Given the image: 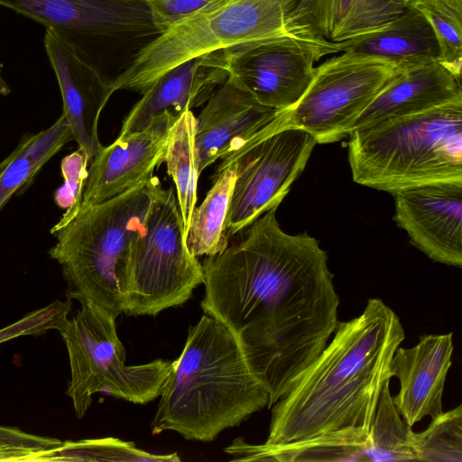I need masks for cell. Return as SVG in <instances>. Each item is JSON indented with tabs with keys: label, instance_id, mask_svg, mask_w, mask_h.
Listing matches in <instances>:
<instances>
[{
	"label": "cell",
	"instance_id": "9a60e30c",
	"mask_svg": "<svg viewBox=\"0 0 462 462\" xmlns=\"http://www.w3.org/2000/svg\"><path fill=\"white\" fill-rule=\"evenodd\" d=\"M178 116L164 111L145 128L119 135L103 147L90 162L79 209L122 194L152 177L164 161L169 133Z\"/></svg>",
	"mask_w": 462,
	"mask_h": 462
},
{
	"label": "cell",
	"instance_id": "cb8c5ba5",
	"mask_svg": "<svg viewBox=\"0 0 462 462\" xmlns=\"http://www.w3.org/2000/svg\"><path fill=\"white\" fill-rule=\"evenodd\" d=\"M236 172V165L231 163L216 173L212 188L192 212L186 241L189 251L196 257L215 255L228 246L225 226Z\"/></svg>",
	"mask_w": 462,
	"mask_h": 462
},
{
	"label": "cell",
	"instance_id": "7402d4cb",
	"mask_svg": "<svg viewBox=\"0 0 462 462\" xmlns=\"http://www.w3.org/2000/svg\"><path fill=\"white\" fill-rule=\"evenodd\" d=\"M61 461L180 462V458L177 453L152 454L138 448L134 442L115 438L65 441L44 450L15 448L0 449V462Z\"/></svg>",
	"mask_w": 462,
	"mask_h": 462
},
{
	"label": "cell",
	"instance_id": "52a82bcc",
	"mask_svg": "<svg viewBox=\"0 0 462 462\" xmlns=\"http://www.w3.org/2000/svg\"><path fill=\"white\" fill-rule=\"evenodd\" d=\"M172 188L154 195L143 229L116 266L125 314L156 316L185 303L204 282L202 264L190 254Z\"/></svg>",
	"mask_w": 462,
	"mask_h": 462
},
{
	"label": "cell",
	"instance_id": "ac0fdd59",
	"mask_svg": "<svg viewBox=\"0 0 462 462\" xmlns=\"http://www.w3.org/2000/svg\"><path fill=\"white\" fill-rule=\"evenodd\" d=\"M44 46L61 92L62 115L90 162L104 147L98 138V119L114 92L109 82L49 30Z\"/></svg>",
	"mask_w": 462,
	"mask_h": 462
},
{
	"label": "cell",
	"instance_id": "ffe728a7",
	"mask_svg": "<svg viewBox=\"0 0 462 462\" xmlns=\"http://www.w3.org/2000/svg\"><path fill=\"white\" fill-rule=\"evenodd\" d=\"M408 8L405 0H300L293 26L333 43L382 30Z\"/></svg>",
	"mask_w": 462,
	"mask_h": 462
},
{
	"label": "cell",
	"instance_id": "f1b7e54d",
	"mask_svg": "<svg viewBox=\"0 0 462 462\" xmlns=\"http://www.w3.org/2000/svg\"><path fill=\"white\" fill-rule=\"evenodd\" d=\"M88 157L80 149L61 161L64 184L56 190L54 199L57 205L67 211L53 228L65 225L78 214L88 178Z\"/></svg>",
	"mask_w": 462,
	"mask_h": 462
},
{
	"label": "cell",
	"instance_id": "d6a6232c",
	"mask_svg": "<svg viewBox=\"0 0 462 462\" xmlns=\"http://www.w3.org/2000/svg\"><path fill=\"white\" fill-rule=\"evenodd\" d=\"M7 340L6 335L4 331L0 330V345Z\"/></svg>",
	"mask_w": 462,
	"mask_h": 462
},
{
	"label": "cell",
	"instance_id": "e0dca14e",
	"mask_svg": "<svg viewBox=\"0 0 462 462\" xmlns=\"http://www.w3.org/2000/svg\"><path fill=\"white\" fill-rule=\"evenodd\" d=\"M453 351L452 332L424 335L414 346L395 350L390 371L399 379L400 391L393 401L408 427L443 412L442 396Z\"/></svg>",
	"mask_w": 462,
	"mask_h": 462
},
{
	"label": "cell",
	"instance_id": "ba28073f",
	"mask_svg": "<svg viewBox=\"0 0 462 462\" xmlns=\"http://www.w3.org/2000/svg\"><path fill=\"white\" fill-rule=\"evenodd\" d=\"M47 29L110 84L163 31L145 0H0Z\"/></svg>",
	"mask_w": 462,
	"mask_h": 462
},
{
	"label": "cell",
	"instance_id": "277c9868",
	"mask_svg": "<svg viewBox=\"0 0 462 462\" xmlns=\"http://www.w3.org/2000/svg\"><path fill=\"white\" fill-rule=\"evenodd\" d=\"M353 180L391 194L462 182V100L383 121L349 134Z\"/></svg>",
	"mask_w": 462,
	"mask_h": 462
},
{
	"label": "cell",
	"instance_id": "83f0119b",
	"mask_svg": "<svg viewBox=\"0 0 462 462\" xmlns=\"http://www.w3.org/2000/svg\"><path fill=\"white\" fill-rule=\"evenodd\" d=\"M416 461L462 462V405L431 419L419 433L411 431Z\"/></svg>",
	"mask_w": 462,
	"mask_h": 462
},
{
	"label": "cell",
	"instance_id": "4fadbf2b",
	"mask_svg": "<svg viewBox=\"0 0 462 462\" xmlns=\"http://www.w3.org/2000/svg\"><path fill=\"white\" fill-rule=\"evenodd\" d=\"M288 124L289 110L261 105L229 74L196 117L194 150L199 175L217 160L237 153Z\"/></svg>",
	"mask_w": 462,
	"mask_h": 462
},
{
	"label": "cell",
	"instance_id": "8992f818",
	"mask_svg": "<svg viewBox=\"0 0 462 462\" xmlns=\"http://www.w3.org/2000/svg\"><path fill=\"white\" fill-rule=\"evenodd\" d=\"M160 187L152 175L122 194L79 209L70 221L52 228L57 243L49 254L61 266L69 300L90 301L116 319L125 312L116 266L143 229Z\"/></svg>",
	"mask_w": 462,
	"mask_h": 462
},
{
	"label": "cell",
	"instance_id": "8fae6325",
	"mask_svg": "<svg viewBox=\"0 0 462 462\" xmlns=\"http://www.w3.org/2000/svg\"><path fill=\"white\" fill-rule=\"evenodd\" d=\"M316 144L309 133L288 124L223 160L216 173L231 163L236 165L225 226L227 238L281 204Z\"/></svg>",
	"mask_w": 462,
	"mask_h": 462
},
{
	"label": "cell",
	"instance_id": "d4e9b609",
	"mask_svg": "<svg viewBox=\"0 0 462 462\" xmlns=\"http://www.w3.org/2000/svg\"><path fill=\"white\" fill-rule=\"evenodd\" d=\"M195 126L196 117L191 110H186L178 116L169 133L163 161L176 187L186 236L197 203L199 177L195 161Z\"/></svg>",
	"mask_w": 462,
	"mask_h": 462
},
{
	"label": "cell",
	"instance_id": "484cf974",
	"mask_svg": "<svg viewBox=\"0 0 462 462\" xmlns=\"http://www.w3.org/2000/svg\"><path fill=\"white\" fill-rule=\"evenodd\" d=\"M411 428L402 419L390 393V381L380 394L369 432L365 461H416Z\"/></svg>",
	"mask_w": 462,
	"mask_h": 462
},
{
	"label": "cell",
	"instance_id": "5bb4252c",
	"mask_svg": "<svg viewBox=\"0 0 462 462\" xmlns=\"http://www.w3.org/2000/svg\"><path fill=\"white\" fill-rule=\"evenodd\" d=\"M393 219L410 242L434 262L462 267V182L398 190Z\"/></svg>",
	"mask_w": 462,
	"mask_h": 462
},
{
	"label": "cell",
	"instance_id": "f546056e",
	"mask_svg": "<svg viewBox=\"0 0 462 462\" xmlns=\"http://www.w3.org/2000/svg\"><path fill=\"white\" fill-rule=\"evenodd\" d=\"M163 32L221 0H145Z\"/></svg>",
	"mask_w": 462,
	"mask_h": 462
},
{
	"label": "cell",
	"instance_id": "2e32d148",
	"mask_svg": "<svg viewBox=\"0 0 462 462\" xmlns=\"http://www.w3.org/2000/svg\"><path fill=\"white\" fill-rule=\"evenodd\" d=\"M230 50L208 52L171 68L143 93L125 118L120 136L145 128L154 116H180L203 105L229 76Z\"/></svg>",
	"mask_w": 462,
	"mask_h": 462
},
{
	"label": "cell",
	"instance_id": "3957f363",
	"mask_svg": "<svg viewBox=\"0 0 462 462\" xmlns=\"http://www.w3.org/2000/svg\"><path fill=\"white\" fill-rule=\"evenodd\" d=\"M152 434L173 430L210 442L269 404V393L250 370L231 332L204 314L189 328L180 356L160 393Z\"/></svg>",
	"mask_w": 462,
	"mask_h": 462
},
{
	"label": "cell",
	"instance_id": "d6986e66",
	"mask_svg": "<svg viewBox=\"0 0 462 462\" xmlns=\"http://www.w3.org/2000/svg\"><path fill=\"white\" fill-rule=\"evenodd\" d=\"M458 100H462L461 79L439 60L403 64L358 117L353 130Z\"/></svg>",
	"mask_w": 462,
	"mask_h": 462
},
{
	"label": "cell",
	"instance_id": "603a6c76",
	"mask_svg": "<svg viewBox=\"0 0 462 462\" xmlns=\"http://www.w3.org/2000/svg\"><path fill=\"white\" fill-rule=\"evenodd\" d=\"M71 140L73 136L70 127L65 116L61 115L47 129L21 142L10 155L0 162V209Z\"/></svg>",
	"mask_w": 462,
	"mask_h": 462
},
{
	"label": "cell",
	"instance_id": "7a4b0ae2",
	"mask_svg": "<svg viewBox=\"0 0 462 462\" xmlns=\"http://www.w3.org/2000/svg\"><path fill=\"white\" fill-rule=\"evenodd\" d=\"M405 338L397 314L382 300L338 322L332 340L273 406L266 445L331 440L365 447L390 364Z\"/></svg>",
	"mask_w": 462,
	"mask_h": 462
},
{
	"label": "cell",
	"instance_id": "30bf717a",
	"mask_svg": "<svg viewBox=\"0 0 462 462\" xmlns=\"http://www.w3.org/2000/svg\"><path fill=\"white\" fill-rule=\"evenodd\" d=\"M401 64L351 51L315 68L299 101L289 109V123L309 133L317 143L348 136L367 106L397 75Z\"/></svg>",
	"mask_w": 462,
	"mask_h": 462
},
{
	"label": "cell",
	"instance_id": "1f68e13d",
	"mask_svg": "<svg viewBox=\"0 0 462 462\" xmlns=\"http://www.w3.org/2000/svg\"><path fill=\"white\" fill-rule=\"evenodd\" d=\"M9 93H10V88L0 75V94L6 96Z\"/></svg>",
	"mask_w": 462,
	"mask_h": 462
},
{
	"label": "cell",
	"instance_id": "9c48e42d",
	"mask_svg": "<svg viewBox=\"0 0 462 462\" xmlns=\"http://www.w3.org/2000/svg\"><path fill=\"white\" fill-rule=\"evenodd\" d=\"M79 303L77 313L67 317L58 328L68 351L70 378L66 393L76 416L84 417L97 393L137 404L159 397L171 362L156 359L125 365L116 318L90 301Z\"/></svg>",
	"mask_w": 462,
	"mask_h": 462
},
{
	"label": "cell",
	"instance_id": "6da1fadb",
	"mask_svg": "<svg viewBox=\"0 0 462 462\" xmlns=\"http://www.w3.org/2000/svg\"><path fill=\"white\" fill-rule=\"evenodd\" d=\"M273 207L243 238L202 263L204 313L235 337L268 408L325 348L338 323L339 297L327 253L306 233L282 230Z\"/></svg>",
	"mask_w": 462,
	"mask_h": 462
},
{
	"label": "cell",
	"instance_id": "4dcf8cb0",
	"mask_svg": "<svg viewBox=\"0 0 462 462\" xmlns=\"http://www.w3.org/2000/svg\"><path fill=\"white\" fill-rule=\"evenodd\" d=\"M59 439L34 435L14 427L0 426V448L44 450L59 446Z\"/></svg>",
	"mask_w": 462,
	"mask_h": 462
},
{
	"label": "cell",
	"instance_id": "4316f807",
	"mask_svg": "<svg viewBox=\"0 0 462 462\" xmlns=\"http://www.w3.org/2000/svg\"><path fill=\"white\" fill-rule=\"evenodd\" d=\"M430 23L438 41L439 61L461 79L462 0H405Z\"/></svg>",
	"mask_w": 462,
	"mask_h": 462
},
{
	"label": "cell",
	"instance_id": "44dd1931",
	"mask_svg": "<svg viewBox=\"0 0 462 462\" xmlns=\"http://www.w3.org/2000/svg\"><path fill=\"white\" fill-rule=\"evenodd\" d=\"M339 44L341 51L375 56L401 65L439 60L440 56L430 23L410 6L382 30Z\"/></svg>",
	"mask_w": 462,
	"mask_h": 462
},
{
	"label": "cell",
	"instance_id": "7c38bea8",
	"mask_svg": "<svg viewBox=\"0 0 462 462\" xmlns=\"http://www.w3.org/2000/svg\"><path fill=\"white\" fill-rule=\"evenodd\" d=\"M229 74L261 104L286 111L301 97L321 57L341 51L340 44L320 45L285 38L230 50Z\"/></svg>",
	"mask_w": 462,
	"mask_h": 462
},
{
	"label": "cell",
	"instance_id": "5b68a950",
	"mask_svg": "<svg viewBox=\"0 0 462 462\" xmlns=\"http://www.w3.org/2000/svg\"><path fill=\"white\" fill-rule=\"evenodd\" d=\"M299 1L221 0L163 32L140 51L110 84L111 88L143 94L171 68L215 51L285 38L335 44L292 25L291 15Z\"/></svg>",
	"mask_w": 462,
	"mask_h": 462
}]
</instances>
